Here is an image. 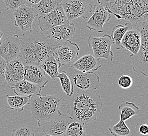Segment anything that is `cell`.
<instances>
[{"label": "cell", "mask_w": 148, "mask_h": 136, "mask_svg": "<svg viewBox=\"0 0 148 136\" xmlns=\"http://www.w3.org/2000/svg\"><path fill=\"white\" fill-rule=\"evenodd\" d=\"M60 44L36 29L23 33L21 39L20 59L24 66L40 67Z\"/></svg>", "instance_id": "obj_1"}, {"label": "cell", "mask_w": 148, "mask_h": 136, "mask_svg": "<svg viewBox=\"0 0 148 136\" xmlns=\"http://www.w3.org/2000/svg\"><path fill=\"white\" fill-rule=\"evenodd\" d=\"M103 104L97 91L78 90L68 103L66 111L74 120L85 125L97 119Z\"/></svg>", "instance_id": "obj_2"}, {"label": "cell", "mask_w": 148, "mask_h": 136, "mask_svg": "<svg viewBox=\"0 0 148 136\" xmlns=\"http://www.w3.org/2000/svg\"><path fill=\"white\" fill-rule=\"evenodd\" d=\"M100 5L114 15L132 24L148 20V0H97Z\"/></svg>", "instance_id": "obj_3"}, {"label": "cell", "mask_w": 148, "mask_h": 136, "mask_svg": "<svg viewBox=\"0 0 148 136\" xmlns=\"http://www.w3.org/2000/svg\"><path fill=\"white\" fill-rule=\"evenodd\" d=\"M63 97L53 95H33L29 102V107L33 119L37 120V125L42 127L53 118L60 110Z\"/></svg>", "instance_id": "obj_4"}, {"label": "cell", "mask_w": 148, "mask_h": 136, "mask_svg": "<svg viewBox=\"0 0 148 136\" xmlns=\"http://www.w3.org/2000/svg\"><path fill=\"white\" fill-rule=\"evenodd\" d=\"M139 29L141 41L137 54H131L129 57L132 65V69L145 77L148 76V20L139 22L133 24Z\"/></svg>", "instance_id": "obj_5"}, {"label": "cell", "mask_w": 148, "mask_h": 136, "mask_svg": "<svg viewBox=\"0 0 148 136\" xmlns=\"http://www.w3.org/2000/svg\"><path fill=\"white\" fill-rule=\"evenodd\" d=\"M60 5L70 22L79 18L87 19L94 6L92 0H62Z\"/></svg>", "instance_id": "obj_6"}, {"label": "cell", "mask_w": 148, "mask_h": 136, "mask_svg": "<svg viewBox=\"0 0 148 136\" xmlns=\"http://www.w3.org/2000/svg\"><path fill=\"white\" fill-rule=\"evenodd\" d=\"M71 82L80 91L96 90L100 85V77L94 72H84L71 65L66 72Z\"/></svg>", "instance_id": "obj_7"}, {"label": "cell", "mask_w": 148, "mask_h": 136, "mask_svg": "<svg viewBox=\"0 0 148 136\" xmlns=\"http://www.w3.org/2000/svg\"><path fill=\"white\" fill-rule=\"evenodd\" d=\"M89 46L92 48L94 57L98 59H106L112 61L114 53L111 51L113 40L110 35L104 34L102 37H94L90 36L87 40Z\"/></svg>", "instance_id": "obj_8"}, {"label": "cell", "mask_w": 148, "mask_h": 136, "mask_svg": "<svg viewBox=\"0 0 148 136\" xmlns=\"http://www.w3.org/2000/svg\"><path fill=\"white\" fill-rule=\"evenodd\" d=\"M73 120L72 117L62 113L58 110L53 118L43 125L42 131L46 135L64 136L68 126Z\"/></svg>", "instance_id": "obj_9"}, {"label": "cell", "mask_w": 148, "mask_h": 136, "mask_svg": "<svg viewBox=\"0 0 148 136\" xmlns=\"http://www.w3.org/2000/svg\"><path fill=\"white\" fill-rule=\"evenodd\" d=\"M13 16L14 25L25 33L32 29L33 21L38 14L33 6L23 4L13 11Z\"/></svg>", "instance_id": "obj_10"}, {"label": "cell", "mask_w": 148, "mask_h": 136, "mask_svg": "<svg viewBox=\"0 0 148 136\" xmlns=\"http://www.w3.org/2000/svg\"><path fill=\"white\" fill-rule=\"evenodd\" d=\"M21 39L17 34L9 36L0 41V56L7 63L20 58Z\"/></svg>", "instance_id": "obj_11"}, {"label": "cell", "mask_w": 148, "mask_h": 136, "mask_svg": "<svg viewBox=\"0 0 148 136\" xmlns=\"http://www.w3.org/2000/svg\"><path fill=\"white\" fill-rule=\"evenodd\" d=\"M38 20V26L42 31L69 22L61 5L49 13L40 15Z\"/></svg>", "instance_id": "obj_12"}, {"label": "cell", "mask_w": 148, "mask_h": 136, "mask_svg": "<svg viewBox=\"0 0 148 136\" xmlns=\"http://www.w3.org/2000/svg\"><path fill=\"white\" fill-rule=\"evenodd\" d=\"M93 10L92 14L85 23V25L90 31L103 33V26L111 18V14L100 4L94 5Z\"/></svg>", "instance_id": "obj_13"}, {"label": "cell", "mask_w": 148, "mask_h": 136, "mask_svg": "<svg viewBox=\"0 0 148 136\" xmlns=\"http://www.w3.org/2000/svg\"><path fill=\"white\" fill-rule=\"evenodd\" d=\"M80 48L76 43L68 40L60 45L54 52L57 59L61 65H65L72 63L78 57Z\"/></svg>", "instance_id": "obj_14"}, {"label": "cell", "mask_w": 148, "mask_h": 136, "mask_svg": "<svg viewBox=\"0 0 148 136\" xmlns=\"http://www.w3.org/2000/svg\"><path fill=\"white\" fill-rule=\"evenodd\" d=\"M25 66L20 58L7 63L5 72V81L10 88L13 89L17 83L24 79Z\"/></svg>", "instance_id": "obj_15"}, {"label": "cell", "mask_w": 148, "mask_h": 136, "mask_svg": "<svg viewBox=\"0 0 148 136\" xmlns=\"http://www.w3.org/2000/svg\"><path fill=\"white\" fill-rule=\"evenodd\" d=\"M76 29L74 24L69 22L49 29L46 34L51 39L61 44L74 36Z\"/></svg>", "instance_id": "obj_16"}, {"label": "cell", "mask_w": 148, "mask_h": 136, "mask_svg": "<svg viewBox=\"0 0 148 136\" xmlns=\"http://www.w3.org/2000/svg\"><path fill=\"white\" fill-rule=\"evenodd\" d=\"M141 36L139 29L134 25L124 35L121 41V47L131 52L132 54H137L141 45Z\"/></svg>", "instance_id": "obj_17"}, {"label": "cell", "mask_w": 148, "mask_h": 136, "mask_svg": "<svg viewBox=\"0 0 148 136\" xmlns=\"http://www.w3.org/2000/svg\"><path fill=\"white\" fill-rule=\"evenodd\" d=\"M24 79L29 82L44 88L49 82L45 77V72L40 67L29 65L25 66Z\"/></svg>", "instance_id": "obj_18"}, {"label": "cell", "mask_w": 148, "mask_h": 136, "mask_svg": "<svg viewBox=\"0 0 148 136\" xmlns=\"http://www.w3.org/2000/svg\"><path fill=\"white\" fill-rule=\"evenodd\" d=\"M72 66L84 72L97 71L101 67L99 59L91 54H86L77 60Z\"/></svg>", "instance_id": "obj_19"}, {"label": "cell", "mask_w": 148, "mask_h": 136, "mask_svg": "<svg viewBox=\"0 0 148 136\" xmlns=\"http://www.w3.org/2000/svg\"><path fill=\"white\" fill-rule=\"evenodd\" d=\"M42 88L39 85L29 82L24 79L17 83L13 88L14 92L16 95L29 97L33 95L40 94Z\"/></svg>", "instance_id": "obj_20"}, {"label": "cell", "mask_w": 148, "mask_h": 136, "mask_svg": "<svg viewBox=\"0 0 148 136\" xmlns=\"http://www.w3.org/2000/svg\"><path fill=\"white\" fill-rule=\"evenodd\" d=\"M62 66L58 60L55 58V54L53 53L46 59L40 67L45 71L51 79L54 80L59 74V69Z\"/></svg>", "instance_id": "obj_21"}, {"label": "cell", "mask_w": 148, "mask_h": 136, "mask_svg": "<svg viewBox=\"0 0 148 136\" xmlns=\"http://www.w3.org/2000/svg\"><path fill=\"white\" fill-rule=\"evenodd\" d=\"M133 26L134 25L132 23L127 22L124 25L115 26L112 29L110 36L113 40V44L117 49L119 50L121 48L120 43L124 35L129 29H132Z\"/></svg>", "instance_id": "obj_22"}, {"label": "cell", "mask_w": 148, "mask_h": 136, "mask_svg": "<svg viewBox=\"0 0 148 136\" xmlns=\"http://www.w3.org/2000/svg\"><path fill=\"white\" fill-rule=\"evenodd\" d=\"M120 111V120L125 121L140 113V108L132 102H123L118 106Z\"/></svg>", "instance_id": "obj_23"}, {"label": "cell", "mask_w": 148, "mask_h": 136, "mask_svg": "<svg viewBox=\"0 0 148 136\" xmlns=\"http://www.w3.org/2000/svg\"><path fill=\"white\" fill-rule=\"evenodd\" d=\"M6 97L8 109L12 110L14 109L18 112H22L24 110V106L29 104L31 98L29 97L17 95L14 96H9L7 95Z\"/></svg>", "instance_id": "obj_24"}, {"label": "cell", "mask_w": 148, "mask_h": 136, "mask_svg": "<svg viewBox=\"0 0 148 136\" xmlns=\"http://www.w3.org/2000/svg\"><path fill=\"white\" fill-rule=\"evenodd\" d=\"M59 0H40L33 7L37 12L38 16L46 14L60 5Z\"/></svg>", "instance_id": "obj_25"}, {"label": "cell", "mask_w": 148, "mask_h": 136, "mask_svg": "<svg viewBox=\"0 0 148 136\" xmlns=\"http://www.w3.org/2000/svg\"><path fill=\"white\" fill-rule=\"evenodd\" d=\"M57 78L60 79V82L61 83L62 90L69 97H71L74 93V85L67 72L65 70H63L62 73H59L57 75Z\"/></svg>", "instance_id": "obj_26"}, {"label": "cell", "mask_w": 148, "mask_h": 136, "mask_svg": "<svg viewBox=\"0 0 148 136\" xmlns=\"http://www.w3.org/2000/svg\"><path fill=\"white\" fill-rule=\"evenodd\" d=\"M64 136H87L85 125L73 120L68 126Z\"/></svg>", "instance_id": "obj_27"}, {"label": "cell", "mask_w": 148, "mask_h": 136, "mask_svg": "<svg viewBox=\"0 0 148 136\" xmlns=\"http://www.w3.org/2000/svg\"><path fill=\"white\" fill-rule=\"evenodd\" d=\"M109 131L113 136H133L125 122L120 120L116 125L109 128Z\"/></svg>", "instance_id": "obj_28"}, {"label": "cell", "mask_w": 148, "mask_h": 136, "mask_svg": "<svg viewBox=\"0 0 148 136\" xmlns=\"http://www.w3.org/2000/svg\"><path fill=\"white\" fill-rule=\"evenodd\" d=\"M4 9L6 11H13L24 4L23 0H1Z\"/></svg>", "instance_id": "obj_29"}, {"label": "cell", "mask_w": 148, "mask_h": 136, "mask_svg": "<svg viewBox=\"0 0 148 136\" xmlns=\"http://www.w3.org/2000/svg\"><path fill=\"white\" fill-rule=\"evenodd\" d=\"M11 136H35L34 133H32L31 129L26 125H23L21 127L14 129Z\"/></svg>", "instance_id": "obj_30"}, {"label": "cell", "mask_w": 148, "mask_h": 136, "mask_svg": "<svg viewBox=\"0 0 148 136\" xmlns=\"http://www.w3.org/2000/svg\"><path fill=\"white\" fill-rule=\"evenodd\" d=\"M118 85L123 89H128L133 84V80L128 75H123L118 79Z\"/></svg>", "instance_id": "obj_31"}, {"label": "cell", "mask_w": 148, "mask_h": 136, "mask_svg": "<svg viewBox=\"0 0 148 136\" xmlns=\"http://www.w3.org/2000/svg\"><path fill=\"white\" fill-rule=\"evenodd\" d=\"M7 62L0 56V84L5 81V72Z\"/></svg>", "instance_id": "obj_32"}, {"label": "cell", "mask_w": 148, "mask_h": 136, "mask_svg": "<svg viewBox=\"0 0 148 136\" xmlns=\"http://www.w3.org/2000/svg\"><path fill=\"white\" fill-rule=\"evenodd\" d=\"M137 127H138V131L139 133L143 136H146L148 134V125L147 124L138 123L137 124Z\"/></svg>", "instance_id": "obj_33"}, {"label": "cell", "mask_w": 148, "mask_h": 136, "mask_svg": "<svg viewBox=\"0 0 148 136\" xmlns=\"http://www.w3.org/2000/svg\"><path fill=\"white\" fill-rule=\"evenodd\" d=\"M40 0H23L24 4L26 5L34 6L38 3Z\"/></svg>", "instance_id": "obj_34"}, {"label": "cell", "mask_w": 148, "mask_h": 136, "mask_svg": "<svg viewBox=\"0 0 148 136\" xmlns=\"http://www.w3.org/2000/svg\"><path fill=\"white\" fill-rule=\"evenodd\" d=\"M3 35H4V33L0 30V41H1V40L2 39Z\"/></svg>", "instance_id": "obj_35"}, {"label": "cell", "mask_w": 148, "mask_h": 136, "mask_svg": "<svg viewBox=\"0 0 148 136\" xmlns=\"http://www.w3.org/2000/svg\"><path fill=\"white\" fill-rule=\"evenodd\" d=\"M46 136H51V135H46Z\"/></svg>", "instance_id": "obj_36"}, {"label": "cell", "mask_w": 148, "mask_h": 136, "mask_svg": "<svg viewBox=\"0 0 148 136\" xmlns=\"http://www.w3.org/2000/svg\"><path fill=\"white\" fill-rule=\"evenodd\" d=\"M59 1H61V2H62V0H59Z\"/></svg>", "instance_id": "obj_37"}]
</instances>
